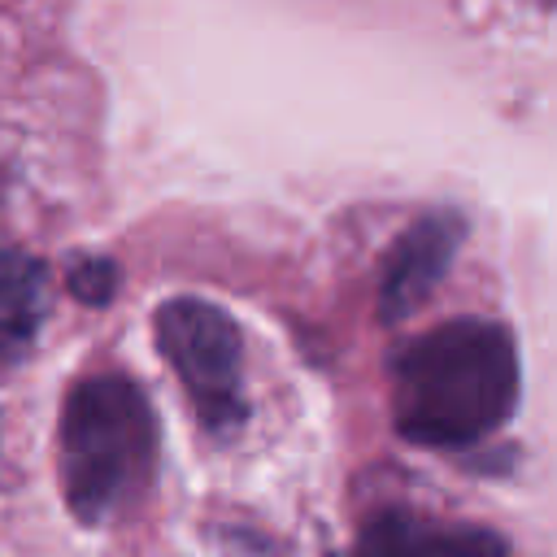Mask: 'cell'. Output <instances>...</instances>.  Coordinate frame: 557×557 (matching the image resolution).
Segmentation results:
<instances>
[{
  "mask_svg": "<svg viewBox=\"0 0 557 557\" xmlns=\"http://www.w3.org/2000/svg\"><path fill=\"white\" fill-rule=\"evenodd\" d=\"M157 413L126 374H91L65 392L57 418L61 500L83 527L126 518L157 474Z\"/></svg>",
  "mask_w": 557,
  "mask_h": 557,
  "instance_id": "cell-2",
  "label": "cell"
},
{
  "mask_svg": "<svg viewBox=\"0 0 557 557\" xmlns=\"http://www.w3.org/2000/svg\"><path fill=\"white\" fill-rule=\"evenodd\" d=\"M48 313V270L39 257L4 248L0 252V366L30 352Z\"/></svg>",
  "mask_w": 557,
  "mask_h": 557,
  "instance_id": "cell-6",
  "label": "cell"
},
{
  "mask_svg": "<svg viewBox=\"0 0 557 557\" xmlns=\"http://www.w3.org/2000/svg\"><path fill=\"white\" fill-rule=\"evenodd\" d=\"M65 283H70V292H74L83 305H109L113 292H117V265H113L109 257L83 252V257H70Z\"/></svg>",
  "mask_w": 557,
  "mask_h": 557,
  "instance_id": "cell-7",
  "label": "cell"
},
{
  "mask_svg": "<svg viewBox=\"0 0 557 557\" xmlns=\"http://www.w3.org/2000/svg\"><path fill=\"white\" fill-rule=\"evenodd\" d=\"M518 392L513 335L487 318H453L400 348L392 366V422L409 444L470 448L513 418Z\"/></svg>",
  "mask_w": 557,
  "mask_h": 557,
  "instance_id": "cell-1",
  "label": "cell"
},
{
  "mask_svg": "<svg viewBox=\"0 0 557 557\" xmlns=\"http://www.w3.org/2000/svg\"><path fill=\"white\" fill-rule=\"evenodd\" d=\"M361 557H505V540L479 522H444L409 509H383L361 527Z\"/></svg>",
  "mask_w": 557,
  "mask_h": 557,
  "instance_id": "cell-5",
  "label": "cell"
},
{
  "mask_svg": "<svg viewBox=\"0 0 557 557\" xmlns=\"http://www.w3.org/2000/svg\"><path fill=\"white\" fill-rule=\"evenodd\" d=\"M461 218L453 209H431L418 222L405 226V235L387 248L383 278H379V318L383 322H405L418 313L431 292L444 283L457 248H461Z\"/></svg>",
  "mask_w": 557,
  "mask_h": 557,
  "instance_id": "cell-4",
  "label": "cell"
},
{
  "mask_svg": "<svg viewBox=\"0 0 557 557\" xmlns=\"http://www.w3.org/2000/svg\"><path fill=\"white\" fill-rule=\"evenodd\" d=\"M157 352L183 383L196 418L213 435H231L244 418V339L226 309L200 296H174L152 318Z\"/></svg>",
  "mask_w": 557,
  "mask_h": 557,
  "instance_id": "cell-3",
  "label": "cell"
}]
</instances>
